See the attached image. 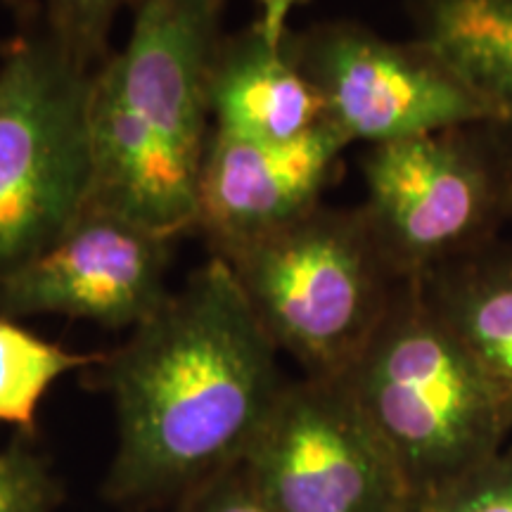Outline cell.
<instances>
[{"label": "cell", "mask_w": 512, "mask_h": 512, "mask_svg": "<svg viewBox=\"0 0 512 512\" xmlns=\"http://www.w3.org/2000/svg\"><path fill=\"white\" fill-rule=\"evenodd\" d=\"M223 8L226 0H140L124 48L93 76L88 207L174 238L192 233Z\"/></svg>", "instance_id": "cell-2"}, {"label": "cell", "mask_w": 512, "mask_h": 512, "mask_svg": "<svg viewBox=\"0 0 512 512\" xmlns=\"http://www.w3.org/2000/svg\"><path fill=\"white\" fill-rule=\"evenodd\" d=\"M275 512H418V498L337 380H290L242 460Z\"/></svg>", "instance_id": "cell-8"}, {"label": "cell", "mask_w": 512, "mask_h": 512, "mask_svg": "<svg viewBox=\"0 0 512 512\" xmlns=\"http://www.w3.org/2000/svg\"><path fill=\"white\" fill-rule=\"evenodd\" d=\"M361 171V211L401 280L475 252L508 221L501 126L368 145Z\"/></svg>", "instance_id": "cell-6"}, {"label": "cell", "mask_w": 512, "mask_h": 512, "mask_svg": "<svg viewBox=\"0 0 512 512\" xmlns=\"http://www.w3.org/2000/svg\"><path fill=\"white\" fill-rule=\"evenodd\" d=\"M0 55V278L36 259L91 204L95 69L41 17Z\"/></svg>", "instance_id": "cell-5"}, {"label": "cell", "mask_w": 512, "mask_h": 512, "mask_svg": "<svg viewBox=\"0 0 512 512\" xmlns=\"http://www.w3.org/2000/svg\"><path fill=\"white\" fill-rule=\"evenodd\" d=\"M174 235L88 207L55 245L0 278V316H64L133 330L169 299Z\"/></svg>", "instance_id": "cell-9"}, {"label": "cell", "mask_w": 512, "mask_h": 512, "mask_svg": "<svg viewBox=\"0 0 512 512\" xmlns=\"http://www.w3.org/2000/svg\"><path fill=\"white\" fill-rule=\"evenodd\" d=\"M503 140H505V200H508V221L512 223V131L503 128Z\"/></svg>", "instance_id": "cell-21"}, {"label": "cell", "mask_w": 512, "mask_h": 512, "mask_svg": "<svg viewBox=\"0 0 512 512\" xmlns=\"http://www.w3.org/2000/svg\"><path fill=\"white\" fill-rule=\"evenodd\" d=\"M290 46L323 105V121L351 145L505 126L494 102L418 38L389 41L354 19H328L294 29Z\"/></svg>", "instance_id": "cell-7"}, {"label": "cell", "mask_w": 512, "mask_h": 512, "mask_svg": "<svg viewBox=\"0 0 512 512\" xmlns=\"http://www.w3.org/2000/svg\"><path fill=\"white\" fill-rule=\"evenodd\" d=\"M3 3L15 12L22 24L34 22L36 17H41V3L38 0H3Z\"/></svg>", "instance_id": "cell-20"}, {"label": "cell", "mask_w": 512, "mask_h": 512, "mask_svg": "<svg viewBox=\"0 0 512 512\" xmlns=\"http://www.w3.org/2000/svg\"><path fill=\"white\" fill-rule=\"evenodd\" d=\"M83 382L110 396L117 418L102 494L131 510L178 503L242 465L290 384L219 256L102 354Z\"/></svg>", "instance_id": "cell-1"}, {"label": "cell", "mask_w": 512, "mask_h": 512, "mask_svg": "<svg viewBox=\"0 0 512 512\" xmlns=\"http://www.w3.org/2000/svg\"><path fill=\"white\" fill-rule=\"evenodd\" d=\"M140 0H41V19L69 53L91 67L110 57V36L119 12Z\"/></svg>", "instance_id": "cell-15"}, {"label": "cell", "mask_w": 512, "mask_h": 512, "mask_svg": "<svg viewBox=\"0 0 512 512\" xmlns=\"http://www.w3.org/2000/svg\"><path fill=\"white\" fill-rule=\"evenodd\" d=\"M418 512H512V446L427 496Z\"/></svg>", "instance_id": "cell-17"}, {"label": "cell", "mask_w": 512, "mask_h": 512, "mask_svg": "<svg viewBox=\"0 0 512 512\" xmlns=\"http://www.w3.org/2000/svg\"><path fill=\"white\" fill-rule=\"evenodd\" d=\"M290 17H256L223 34L209 67V110L216 131L290 143L323 121V105L292 55Z\"/></svg>", "instance_id": "cell-11"}, {"label": "cell", "mask_w": 512, "mask_h": 512, "mask_svg": "<svg viewBox=\"0 0 512 512\" xmlns=\"http://www.w3.org/2000/svg\"><path fill=\"white\" fill-rule=\"evenodd\" d=\"M420 283L512 413V240L494 238Z\"/></svg>", "instance_id": "cell-12"}, {"label": "cell", "mask_w": 512, "mask_h": 512, "mask_svg": "<svg viewBox=\"0 0 512 512\" xmlns=\"http://www.w3.org/2000/svg\"><path fill=\"white\" fill-rule=\"evenodd\" d=\"M219 259L275 349L311 380L347 373L401 283L361 207L318 204Z\"/></svg>", "instance_id": "cell-4"}, {"label": "cell", "mask_w": 512, "mask_h": 512, "mask_svg": "<svg viewBox=\"0 0 512 512\" xmlns=\"http://www.w3.org/2000/svg\"><path fill=\"white\" fill-rule=\"evenodd\" d=\"M176 512H275L259 494L242 465L230 467L192 489L176 503Z\"/></svg>", "instance_id": "cell-18"}, {"label": "cell", "mask_w": 512, "mask_h": 512, "mask_svg": "<svg viewBox=\"0 0 512 512\" xmlns=\"http://www.w3.org/2000/svg\"><path fill=\"white\" fill-rule=\"evenodd\" d=\"M102 354H79L0 316V422L36 432L38 403L62 375L88 370Z\"/></svg>", "instance_id": "cell-14"}, {"label": "cell", "mask_w": 512, "mask_h": 512, "mask_svg": "<svg viewBox=\"0 0 512 512\" xmlns=\"http://www.w3.org/2000/svg\"><path fill=\"white\" fill-rule=\"evenodd\" d=\"M256 12H264V15H285L290 17L299 5L309 3V0H254Z\"/></svg>", "instance_id": "cell-19"}, {"label": "cell", "mask_w": 512, "mask_h": 512, "mask_svg": "<svg viewBox=\"0 0 512 512\" xmlns=\"http://www.w3.org/2000/svg\"><path fill=\"white\" fill-rule=\"evenodd\" d=\"M22 434L0 451V512H55L62 484L50 458Z\"/></svg>", "instance_id": "cell-16"}, {"label": "cell", "mask_w": 512, "mask_h": 512, "mask_svg": "<svg viewBox=\"0 0 512 512\" xmlns=\"http://www.w3.org/2000/svg\"><path fill=\"white\" fill-rule=\"evenodd\" d=\"M415 498L425 501L503 448L512 413L420 278L396 285L373 337L337 377Z\"/></svg>", "instance_id": "cell-3"}, {"label": "cell", "mask_w": 512, "mask_h": 512, "mask_svg": "<svg viewBox=\"0 0 512 512\" xmlns=\"http://www.w3.org/2000/svg\"><path fill=\"white\" fill-rule=\"evenodd\" d=\"M418 41L503 112L512 131V0H401Z\"/></svg>", "instance_id": "cell-13"}, {"label": "cell", "mask_w": 512, "mask_h": 512, "mask_svg": "<svg viewBox=\"0 0 512 512\" xmlns=\"http://www.w3.org/2000/svg\"><path fill=\"white\" fill-rule=\"evenodd\" d=\"M351 143L328 121L290 143L211 133L197 188L195 228L226 256L323 204Z\"/></svg>", "instance_id": "cell-10"}]
</instances>
